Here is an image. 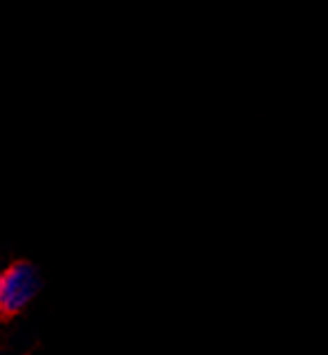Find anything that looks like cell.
<instances>
[{
  "label": "cell",
  "instance_id": "1",
  "mask_svg": "<svg viewBox=\"0 0 328 355\" xmlns=\"http://www.w3.org/2000/svg\"><path fill=\"white\" fill-rule=\"evenodd\" d=\"M41 279L30 263H14L0 275V313L14 315L32 302L39 293Z\"/></svg>",
  "mask_w": 328,
  "mask_h": 355
}]
</instances>
